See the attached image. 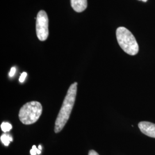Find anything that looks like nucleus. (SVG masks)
Segmentation results:
<instances>
[{
  "mask_svg": "<svg viewBox=\"0 0 155 155\" xmlns=\"http://www.w3.org/2000/svg\"><path fill=\"white\" fill-rule=\"evenodd\" d=\"M27 72H22V74L21 75V76H20V79H19V81H20L21 83L24 82V81L25 79V78L27 77Z\"/></svg>",
  "mask_w": 155,
  "mask_h": 155,
  "instance_id": "obj_10",
  "label": "nucleus"
},
{
  "mask_svg": "<svg viewBox=\"0 0 155 155\" xmlns=\"http://www.w3.org/2000/svg\"><path fill=\"white\" fill-rule=\"evenodd\" d=\"M48 17L45 11H40L38 13L36 22V31L39 40L43 41L46 40L49 35Z\"/></svg>",
  "mask_w": 155,
  "mask_h": 155,
  "instance_id": "obj_4",
  "label": "nucleus"
},
{
  "mask_svg": "<svg viewBox=\"0 0 155 155\" xmlns=\"http://www.w3.org/2000/svg\"><path fill=\"white\" fill-rule=\"evenodd\" d=\"M139 1H143L144 2H147L148 0H139Z\"/></svg>",
  "mask_w": 155,
  "mask_h": 155,
  "instance_id": "obj_14",
  "label": "nucleus"
},
{
  "mask_svg": "<svg viewBox=\"0 0 155 155\" xmlns=\"http://www.w3.org/2000/svg\"><path fill=\"white\" fill-rule=\"evenodd\" d=\"M89 155H99V154L94 150H91L89 151Z\"/></svg>",
  "mask_w": 155,
  "mask_h": 155,
  "instance_id": "obj_12",
  "label": "nucleus"
},
{
  "mask_svg": "<svg viewBox=\"0 0 155 155\" xmlns=\"http://www.w3.org/2000/svg\"><path fill=\"white\" fill-rule=\"evenodd\" d=\"M1 127L2 130L5 133V132H9L11 130L12 128V125L9 122H4L1 124Z\"/></svg>",
  "mask_w": 155,
  "mask_h": 155,
  "instance_id": "obj_8",
  "label": "nucleus"
},
{
  "mask_svg": "<svg viewBox=\"0 0 155 155\" xmlns=\"http://www.w3.org/2000/svg\"><path fill=\"white\" fill-rule=\"evenodd\" d=\"M39 149L40 150H41V146L40 145L39 146Z\"/></svg>",
  "mask_w": 155,
  "mask_h": 155,
  "instance_id": "obj_13",
  "label": "nucleus"
},
{
  "mask_svg": "<svg viewBox=\"0 0 155 155\" xmlns=\"http://www.w3.org/2000/svg\"><path fill=\"white\" fill-rule=\"evenodd\" d=\"M1 141L5 146H8L10 143L13 141L12 137L9 134H4L1 136Z\"/></svg>",
  "mask_w": 155,
  "mask_h": 155,
  "instance_id": "obj_7",
  "label": "nucleus"
},
{
  "mask_svg": "<svg viewBox=\"0 0 155 155\" xmlns=\"http://www.w3.org/2000/svg\"><path fill=\"white\" fill-rule=\"evenodd\" d=\"M78 83H72L67 91L66 96L63 101L61 109L56 120L54 131L56 133L60 132L66 125L71 115L76 100Z\"/></svg>",
  "mask_w": 155,
  "mask_h": 155,
  "instance_id": "obj_1",
  "label": "nucleus"
},
{
  "mask_svg": "<svg viewBox=\"0 0 155 155\" xmlns=\"http://www.w3.org/2000/svg\"><path fill=\"white\" fill-rule=\"evenodd\" d=\"M118 43L122 50L130 55H136L139 51V45L133 34L127 29L121 27L116 30Z\"/></svg>",
  "mask_w": 155,
  "mask_h": 155,
  "instance_id": "obj_2",
  "label": "nucleus"
},
{
  "mask_svg": "<svg viewBox=\"0 0 155 155\" xmlns=\"http://www.w3.org/2000/svg\"><path fill=\"white\" fill-rule=\"evenodd\" d=\"M30 153L31 155H36V154L39 155L41 153V150L37 148L36 145H33L32 150H30Z\"/></svg>",
  "mask_w": 155,
  "mask_h": 155,
  "instance_id": "obj_9",
  "label": "nucleus"
},
{
  "mask_svg": "<svg viewBox=\"0 0 155 155\" xmlns=\"http://www.w3.org/2000/svg\"><path fill=\"white\" fill-rule=\"evenodd\" d=\"M43 111L41 104L38 101H31L22 106L20 109L18 117L22 124L31 125L36 122Z\"/></svg>",
  "mask_w": 155,
  "mask_h": 155,
  "instance_id": "obj_3",
  "label": "nucleus"
},
{
  "mask_svg": "<svg viewBox=\"0 0 155 155\" xmlns=\"http://www.w3.org/2000/svg\"><path fill=\"white\" fill-rule=\"evenodd\" d=\"M139 129L145 135L150 137L155 138V124L148 121L139 122Z\"/></svg>",
  "mask_w": 155,
  "mask_h": 155,
  "instance_id": "obj_5",
  "label": "nucleus"
},
{
  "mask_svg": "<svg viewBox=\"0 0 155 155\" xmlns=\"http://www.w3.org/2000/svg\"><path fill=\"white\" fill-rule=\"evenodd\" d=\"M71 5L75 11L81 13L87 8V0H71Z\"/></svg>",
  "mask_w": 155,
  "mask_h": 155,
  "instance_id": "obj_6",
  "label": "nucleus"
},
{
  "mask_svg": "<svg viewBox=\"0 0 155 155\" xmlns=\"http://www.w3.org/2000/svg\"><path fill=\"white\" fill-rule=\"evenodd\" d=\"M16 68H15V67H12L11 69V71H10V72H9V77H13L14 75H15V72H16Z\"/></svg>",
  "mask_w": 155,
  "mask_h": 155,
  "instance_id": "obj_11",
  "label": "nucleus"
}]
</instances>
